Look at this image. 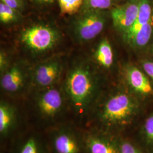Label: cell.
Masks as SVG:
<instances>
[{"mask_svg":"<svg viewBox=\"0 0 153 153\" xmlns=\"http://www.w3.org/2000/svg\"><path fill=\"white\" fill-rule=\"evenodd\" d=\"M26 83V74L21 66L14 65L2 73L1 87L6 93L14 94L21 91Z\"/></svg>","mask_w":153,"mask_h":153,"instance_id":"10","label":"cell"},{"mask_svg":"<svg viewBox=\"0 0 153 153\" xmlns=\"http://www.w3.org/2000/svg\"><path fill=\"white\" fill-rule=\"evenodd\" d=\"M119 153H141L133 144L127 141L119 143Z\"/></svg>","mask_w":153,"mask_h":153,"instance_id":"20","label":"cell"},{"mask_svg":"<svg viewBox=\"0 0 153 153\" xmlns=\"http://www.w3.org/2000/svg\"><path fill=\"white\" fill-rule=\"evenodd\" d=\"M143 131L148 141L153 143V114L149 116L145 121Z\"/></svg>","mask_w":153,"mask_h":153,"instance_id":"19","label":"cell"},{"mask_svg":"<svg viewBox=\"0 0 153 153\" xmlns=\"http://www.w3.org/2000/svg\"><path fill=\"white\" fill-rule=\"evenodd\" d=\"M8 60L7 55H6L4 52L1 51L0 53V70L1 72L2 73L8 69Z\"/></svg>","mask_w":153,"mask_h":153,"instance_id":"23","label":"cell"},{"mask_svg":"<svg viewBox=\"0 0 153 153\" xmlns=\"http://www.w3.org/2000/svg\"><path fill=\"white\" fill-rule=\"evenodd\" d=\"M16 109L7 102L0 103V134L6 137L13 131L16 123Z\"/></svg>","mask_w":153,"mask_h":153,"instance_id":"13","label":"cell"},{"mask_svg":"<svg viewBox=\"0 0 153 153\" xmlns=\"http://www.w3.org/2000/svg\"><path fill=\"white\" fill-rule=\"evenodd\" d=\"M33 3L39 6H48L52 4L55 0H31Z\"/></svg>","mask_w":153,"mask_h":153,"instance_id":"24","label":"cell"},{"mask_svg":"<svg viewBox=\"0 0 153 153\" xmlns=\"http://www.w3.org/2000/svg\"><path fill=\"white\" fill-rule=\"evenodd\" d=\"M62 68L61 62L56 59L39 64L33 71V83L43 90L52 87L60 76Z\"/></svg>","mask_w":153,"mask_h":153,"instance_id":"8","label":"cell"},{"mask_svg":"<svg viewBox=\"0 0 153 153\" xmlns=\"http://www.w3.org/2000/svg\"><path fill=\"white\" fill-rule=\"evenodd\" d=\"M51 145L54 153H82L83 139L69 127H61L51 135Z\"/></svg>","mask_w":153,"mask_h":153,"instance_id":"6","label":"cell"},{"mask_svg":"<svg viewBox=\"0 0 153 153\" xmlns=\"http://www.w3.org/2000/svg\"><path fill=\"white\" fill-rule=\"evenodd\" d=\"M140 0H126L112 9L110 15L115 28L122 35L127 33L137 20Z\"/></svg>","mask_w":153,"mask_h":153,"instance_id":"5","label":"cell"},{"mask_svg":"<svg viewBox=\"0 0 153 153\" xmlns=\"http://www.w3.org/2000/svg\"><path fill=\"white\" fill-rule=\"evenodd\" d=\"M105 11L86 10L78 17L73 26L75 38L79 42L93 40L103 30L106 21Z\"/></svg>","mask_w":153,"mask_h":153,"instance_id":"4","label":"cell"},{"mask_svg":"<svg viewBox=\"0 0 153 153\" xmlns=\"http://www.w3.org/2000/svg\"><path fill=\"white\" fill-rule=\"evenodd\" d=\"M21 19L19 11L10 7L2 2L0 3V21L2 23H16Z\"/></svg>","mask_w":153,"mask_h":153,"instance_id":"17","label":"cell"},{"mask_svg":"<svg viewBox=\"0 0 153 153\" xmlns=\"http://www.w3.org/2000/svg\"><path fill=\"white\" fill-rule=\"evenodd\" d=\"M95 58L99 64L105 68H109L114 63V52L109 40L107 38L99 43L95 53Z\"/></svg>","mask_w":153,"mask_h":153,"instance_id":"14","label":"cell"},{"mask_svg":"<svg viewBox=\"0 0 153 153\" xmlns=\"http://www.w3.org/2000/svg\"><path fill=\"white\" fill-rule=\"evenodd\" d=\"M1 2L19 11H21L23 7L22 0H1Z\"/></svg>","mask_w":153,"mask_h":153,"instance_id":"22","label":"cell"},{"mask_svg":"<svg viewBox=\"0 0 153 153\" xmlns=\"http://www.w3.org/2000/svg\"><path fill=\"white\" fill-rule=\"evenodd\" d=\"M84 0H58L62 14L72 15L76 13L81 8Z\"/></svg>","mask_w":153,"mask_h":153,"instance_id":"18","label":"cell"},{"mask_svg":"<svg viewBox=\"0 0 153 153\" xmlns=\"http://www.w3.org/2000/svg\"><path fill=\"white\" fill-rule=\"evenodd\" d=\"M115 1H116V2L117 4H119V3H120V2L123 1H124V0H115Z\"/></svg>","mask_w":153,"mask_h":153,"instance_id":"26","label":"cell"},{"mask_svg":"<svg viewBox=\"0 0 153 153\" xmlns=\"http://www.w3.org/2000/svg\"><path fill=\"white\" fill-rule=\"evenodd\" d=\"M16 153H44L43 146L38 136H30L22 141Z\"/></svg>","mask_w":153,"mask_h":153,"instance_id":"15","label":"cell"},{"mask_svg":"<svg viewBox=\"0 0 153 153\" xmlns=\"http://www.w3.org/2000/svg\"><path fill=\"white\" fill-rule=\"evenodd\" d=\"M123 38L135 50L142 51L148 48L153 38V19L137 30L124 35Z\"/></svg>","mask_w":153,"mask_h":153,"instance_id":"12","label":"cell"},{"mask_svg":"<svg viewBox=\"0 0 153 153\" xmlns=\"http://www.w3.org/2000/svg\"><path fill=\"white\" fill-rule=\"evenodd\" d=\"M60 39V33L56 28L44 24L31 26L21 34L22 43L28 49L36 53L45 52L52 49Z\"/></svg>","mask_w":153,"mask_h":153,"instance_id":"3","label":"cell"},{"mask_svg":"<svg viewBox=\"0 0 153 153\" xmlns=\"http://www.w3.org/2000/svg\"><path fill=\"white\" fill-rule=\"evenodd\" d=\"M39 114L47 119H53L59 115L64 106V97L57 88H47L39 94L36 101Z\"/></svg>","mask_w":153,"mask_h":153,"instance_id":"7","label":"cell"},{"mask_svg":"<svg viewBox=\"0 0 153 153\" xmlns=\"http://www.w3.org/2000/svg\"><path fill=\"white\" fill-rule=\"evenodd\" d=\"M124 75L126 83L135 94L142 97L153 96V85L142 69L129 64L124 68Z\"/></svg>","mask_w":153,"mask_h":153,"instance_id":"9","label":"cell"},{"mask_svg":"<svg viewBox=\"0 0 153 153\" xmlns=\"http://www.w3.org/2000/svg\"><path fill=\"white\" fill-rule=\"evenodd\" d=\"M141 65L143 71L149 76L153 82V60H144L141 62Z\"/></svg>","mask_w":153,"mask_h":153,"instance_id":"21","label":"cell"},{"mask_svg":"<svg viewBox=\"0 0 153 153\" xmlns=\"http://www.w3.org/2000/svg\"><path fill=\"white\" fill-rule=\"evenodd\" d=\"M150 50H151V52L153 53V38L152 39V42H151V43H150Z\"/></svg>","mask_w":153,"mask_h":153,"instance_id":"25","label":"cell"},{"mask_svg":"<svg viewBox=\"0 0 153 153\" xmlns=\"http://www.w3.org/2000/svg\"><path fill=\"white\" fill-rule=\"evenodd\" d=\"M83 139L86 153H119V144L97 133L88 132Z\"/></svg>","mask_w":153,"mask_h":153,"instance_id":"11","label":"cell"},{"mask_svg":"<svg viewBox=\"0 0 153 153\" xmlns=\"http://www.w3.org/2000/svg\"><path fill=\"white\" fill-rule=\"evenodd\" d=\"M97 90V81L88 66H76L69 72L65 90L76 112H84L87 109L92 103Z\"/></svg>","mask_w":153,"mask_h":153,"instance_id":"1","label":"cell"},{"mask_svg":"<svg viewBox=\"0 0 153 153\" xmlns=\"http://www.w3.org/2000/svg\"><path fill=\"white\" fill-rule=\"evenodd\" d=\"M138 104L129 94L117 92L105 100L98 113L101 123L109 126H125L136 114Z\"/></svg>","mask_w":153,"mask_h":153,"instance_id":"2","label":"cell"},{"mask_svg":"<svg viewBox=\"0 0 153 153\" xmlns=\"http://www.w3.org/2000/svg\"><path fill=\"white\" fill-rule=\"evenodd\" d=\"M117 5L115 0H84L82 10H111Z\"/></svg>","mask_w":153,"mask_h":153,"instance_id":"16","label":"cell"}]
</instances>
